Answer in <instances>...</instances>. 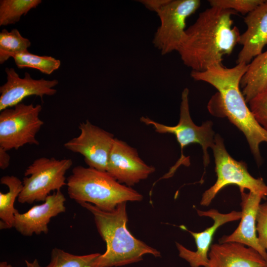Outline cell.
<instances>
[{"instance_id": "f546056e", "label": "cell", "mask_w": 267, "mask_h": 267, "mask_svg": "<svg viewBox=\"0 0 267 267\" xmlns=\"http://www.w3.org/2000/svg\"></svg>"}, {"instance_id": "5bb4252c", "label": "cell", "mask_w": 267, "mask_h": 267, "mask_svg": "<svg viewBox=\"0 0 267 267\" xmlns=\"http://www.w3.org/2000/svg\"><path fill=\"white\" fill-rule=\"evenodd\" d=\"M65 201L61 190L55 191L42 204L33 206L27 212L20 213L17 211L14 214L13 227L25 236L46 234L51 218L65 212Z\"/></svg>"}, {"instance_id": "484cf974", "label": "cell", "mask_w": 267, "mask_h": 267, "mask_svg": "<svg viewBox=\"0 0 267 267\" xmlns=\"http://www.w3.org/2000/svg\"><path fill=\"white\" fill-rule=\"evenodd\" d=\"M256 231L259 242L267 252V202L260 204L256 217Z\"/></svg>"}, {"instance_id": "8fae6325", "label": "cell", "mask_w": 267, "mask_h": 267, "mask_svg": "<svg viewBox=\"0 0 267 267\" xmlns=\"http://www.w3.org/2000/svg\"><path fill=\"white\" fill-rule=\"evenodd\" d=\"M155 168L146 164L137 150L115 138L108 157L106 172L119 182L131 187L147 178Z\"/></svg>"}, {"instance_id": "ac0fdd59", "label": "cell", "mask_w": 267, "mask_h": 267, "mask_svg": "<svg viewBox=\"0 0 267 267\" xmlns=\"http://www.w3.org/2000/svg\"><path fill=\"white\" fill-rule=\"evenodd\" d=\"M242 94L247 103L267 87V50L248 64L240 81Z\"/></svg>"}, {"instance_id": "ffe728a7", "label": "cell", "mask_w": 267, "mask_h": 267, "mask_svg": "<svg viewBox=\"0 0 267 267\" xmlns=\"http://www.w3.org/2000/svg\"><path fill=\"white\" fill-rule=\"evenodd\" d=\"M100 255L99 253H95L76 255L54 248L51 251L50 261L47 266H41L37 259L32 262L25 260V263L26 267H89Z\"/></svg>"}, {"instance_id": "603a6c76", "label": "cell", "mask_w": 267, "mask_h": 267, "mask_svg": "<svg viewBox=\"0 0 267 267\" xmlns=\"http://www.w3.org/2000/svg\"><path fill=\"white\" fill-rule=\"evenodd\" d=\"M13 58L19 68H34L46 75L58 70L61 65L60 60L54 57L34 54L28 50L16 55Z\"/></svg>"}, {"instance_id": "e0dca14e", "label": "cell", "mask_w": 267, "mask_h": 267, "mask_svg": "<svg viewBox=\"0 0 267 267\" xmlns=\"http://www.w3.org/2000/svg\"><path fill=\"white\" fill-rule=\"evenodd\" d=\"M267 262L256 250L237 242L211 245L206 267H267Z\"/></svg>"}, {"instance_id": "2e32d148", "label": "cell", "mask_w": 267, "mask_h": 267, "mask_svg": "<svg viewBox=\"0 0 267 267\" xmlns=\"http://www.w3.org/2000/svg\"><path fill=\"white\" fill-rule=\"evenodd\" d=\"M244 23L247 29L240 35L239 44L242 48L236 64H248L267 45V0L247 14Z\"/></svg>"}, {"instance_id": "7402d4cb", "label": "cell", "mask_w": 267, "mask_h": 267, "mask_svg": "<svg viewBox=\"0 0 267 267\" xmlns=\"http://www.w3.org/2000/svg\"><path fill=\"white\" fill-rule=\"evenodd\" d=\"M41 0H0V26L15 24L42 3Z\"/></svg>"}, {"instance_id": "8992f818", "label": "cell", "mask_w": 267, "mask_h": 267, "mask_svg": "<svg viewBox=\"0 0 267 267\" xmlns=\"http://www.w3.org/2000/svg\"><path fill=\"white\" fill-rule=\"evenodd\" d=\"M215 158L217 180L215 183L202 194L201 206H208L217 194L224 187L235 185L240 189H247L260 195L263 199L267 196V185L262 178H255L250 175L247 164L233 159L227 151L223 138L219 134L215 137L212 148Z\"/></svg>"}, {"instance_id": "7c38bea8", "label": "cell", "mask_w": 267, "mask_h": 267, "mask_svg": "<svg viewBox=\"0 0 267 267\" xmlns=\"http://www.w3.org/2000/svg\"><path fill=\"white\" fill-rule=\"evenodd\" d=\"M5 72L6 82L0 87V111L21 103L28 96H38L43 100L44 96L57 92L54 88L58 84L57 80L34 79L28 72L20 78L13 68L6 67Z\"/></svg>"}, {"instance_id": "277c9868", "label": "cell", "mask_w": 267, "mask_h": 267, "mask_svg": "<svg viewBox=\"0 0 267 267\" xmlns=\"http://www.w3.org/2000/svg\"><path fill=\"white\" fill-rule=\"evenodd\" d=\"M68 194L78 203L86 202L104 211H112L121 203L140 201L143 196L119 182L106 171L79 165L67 178Z\"/></svg>"}, {"instance_id": "44dd1931", "label": "cell", "mask_w": 267, "mask_h": 267, "mask_svg": "<svg viewBox=\"0 0 267 267\" xmlns=\"http://www.w3.org/2000/svg\"><path fill=\"white\" fill-rule=\"evenodd\" d=\"M31 44L30 40L23 37L17 29L10 31L3 29L0 32V63L27 51Z\"/></svg>"}, {"instance_id": "d4e9b609", "label": "cell", "mask_w": 267, "mask_h": 267, "mask_svg": "<svg viewBox=\"0 0 267 267\" xmlns=\"http://www.w3.org/2000/svg\"><path fill=\"white\" fill-rule=\"evenodd\" d=\"M248 103L256 121L267 131V87L252 98Z\"/></svg>"}, {"instance_id": "83f0119b", "label": "cell", "mask_w": 267, "mask_h": 267, "mask_svg": "<svg viewBox=\"0 0 267 267\" xmlns=\"http://www.w3.org/2000/svg\"><path fill=\"white\" fill-rule=\"evenodd\" d=\"M7 151L0 147V168L1 170L6 169L9 165L10 157Z\"/></svg>"}, {"instance_id": "4316f807", "label": "cell", "mask_w": 267, "mask_h": 267, "mask_svg": "<svg viewBox=\"0 0 267 267\" xmlns=\"http://www.w3.org/2000/svg\"><path fill=\"white\" fill-rule=\"evenodd\" d=\"M170 0H139L148 9L157 13Z\"/></svg>"}, {"instance_id": "cb8c5ba5", "label": "cell", "mask_w": 267, "mask_h": 267, "mask_svg": "<svg viewBox=\"0 0 267 267\" xmlns=\"http://www.w3.org/2000/svg\"><path fill=\"white\" fill-rule=\"evenodd\" d=\"M265 0H210L211 6L218 7L223 9H231L243 15L248 14Z\"/></svg>"}, {"instance_id": "4fadbf2b", "label": "cell", "mask_w": 267, "mask_h": 267, "mask_svg": "<svg viewBox=\"0 0 267 267\" xmlns=\"http://www.w3.org/2000/svg\"><path fill=\"white\" fill-rule=\"evenodd\" d=\"M197 214L201 217H207L214 221L212 226L201 232H193L188 230L184 226L180 225L181 229L188 231L194 239L196 250L193 251L185 248L178 242H176L179 256L187 261L191 267H206L208 262V254L211 246L214 235L217 229L223 224L239 220L241 217V212L233 211L223 214L217 210L211 209L207 211L196 210Z\"/></svg>"}, {"instance_id": "7a4b0ae2", "label": "cell", "mask_w": 267, "mask_h": 267, "mask_svg": "<svg viewBox=\"0 0 267 267\" xmlns=\"http://www.w3.org/2000/svg\"><path fill=\"white\" fill-rule=\"evenodd\" d=\"M231 9L211 6L199 13L195 22L186 29L178 52L183 64L192 71L204 72L222 63L239 43L241 34L233 26Z\"/></svg>"}, {"instance_id": "5b68a950", "label": "cell", "mask_w": 267, "mask_h": 267, "mask_svg": "<svg viewBox=\"0 0 267 267\" xmlns=\"http://www.w3.org/2000/svg\"><path fill=\"white\" fill-rule=\"evenodd\" d=\"M189 89L185 88L181 92L180 104L179 120L174 126H168L155 122L148 117H141L140 120L147 125L153 127L155 132L159 134H171L175 135L181 149V155L176 163L169 171L158 179L172 177L180 165L189 166V157L183 153V149L192 143H198L202 147L203 153V164L206 168L210 163L208 148H212L215 142V134L213 129V123L207 121L201 126H197L193 122L190 114L189 105Z\"/></svg>"}, {"instance_id": "f1b7e54d", "label": "cell", "mask_w": 267, "mask_h": 267, "mask_svg": "<svg viewBox=\"0 0 267 267\" xmlns=\"http://www.w3.org/2000/svg\"><path fill=\"white\" fill-rule=\"evenodd\" d=\"M0 267H12V266L8 264L6 261H2L0 263Z\"/></svg>"}, {"instance_id": "ba28073f", "label": "cell", "mask_w": 267, "mask_h": 267, "mask_svg": "<svg viewBox=\"0 0 267 267\" xmlns=\"http://www.w3.org/2000/svg\"><path fill=\"white\" fill-rule=\"evenodd\" d=\"M42 110L40 104L21 102L0 111V147L8 151L39 145L36 136L44 123L39 117Z\"/></svg>"}, {"instance_id": "52a82bcc", "label": "cell", "mask_w": 267, "mask_h": 267, "mask_svg": "<svg viewBox=\"0 0 267 267\" xmlns=\"http://www.w3.org/2000/svg\"><path fill=\"white\" fill-rule=\"evenodd\" d=\"M72 164L70 159L42 157L34 160L24 172L18 201L28 204L44 202L51 191L60 190L67 185L65 174Z\"/></svg>"}, {"instance_id": "9a60e30c", "label": "cell", "mask_w": 267, "mask_h": 267, "mask_svg": "<svg viewBox=\"0 0 267 267\" xmlns=\"http://www.w3.org/2000/svg\"><path fill=\"white\" fill-rule=\"evenodd\" d=\"M241 217L238 227L230 234L224 235L219 240L220 243L237 242L253 248L267 262V252L260 245L256 231V217L263 198L259 195L240 189Z\"/></svg>"}, {"instance_id": "9c48e42d", "label": "cell", "mask_w": 267, "mask_h": 267, "mask_svg": "<svg viewBox=\"0 0 267 267\" xmlns=\"http://www.w3.org/2000/svg\"><path fill=\"white\" fill-rule=\"evenodd\" d=\"M200 4L199 0H170L157 12L160 24L152 43L162 55L178 51L185 36L186 20Z\"/></svg>"}, {"instance_id": "6da1fadb", "label": "cell", "mask_w": 267, "mask_h": 267, "mask_svg": "<svg viewBox=\"0 0 267 267\" xmlns=\"http://www.w3.org/2000/svg\"><path fill=\"white\" fill-rule=\"evenodd\" d=\"M248 67L244 63L227 68L214 64L204 72L192 71L195 80L206 82L218 92L211 98L208 109L216 116L227 117L244 134L258 165L262 162L260 145L267 143V131L256 121L240 89V81Z\"/></svg>"}, {"instance_id": "30bf717a", "label": "cell", "mask_w": 267, "mask_h": 267, "mask_svg": "<svg viewBox=\"0 0 267 267\" xmlns=\"http://www.w3.org/2000/svg\"><path fill=\"white\" fill-rule=\"evenodd\" d=\"M80 134L64 144L69 151L81 154L89 167L106 171L114 135L89 120L79 126Z\"/></svg>"}, {"instance_id": "d6986e66", "label": "cell", "mask_w": 267, "mask_h": 267, "mask_svg": "<svg viewBox=\"0 0 267 267\" xmlns=\"http://www.w3.org/2000/svg\"><path fill=\"white\" fill-rule=\"evenodd\" d=\"M0 182L8 188L7 192H0V229H10L18 211L14 208V203L22 190L23 181L14 176H4L0 178Z\"/></svg>"}, {"instance_id": "3957f363", "label": "cell", "mask_w": 267, "mask_h": 267, "mask_svg": "<svg viewBox=\"0 0 267 267\" xmlns=\"http://www.w3.org/2000/svg\"><path fill=\"white\" fill-rule=\"evenodd\" d=\"M126 203L120 204L109 212L90 203H79L93 216L97 229L106 246L105 252L100 254L89 267L123 266L142 260L145 254L161 256L159 251L134 237L127 228Z\"/></svg>"}]
</instances>
